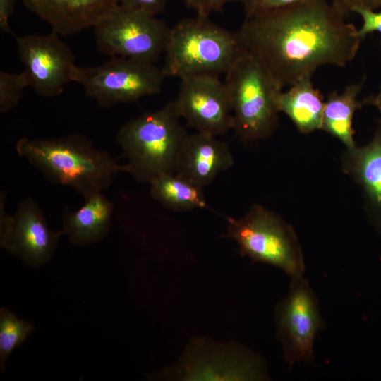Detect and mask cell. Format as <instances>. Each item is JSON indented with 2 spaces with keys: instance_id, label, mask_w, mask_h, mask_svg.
<instances>
[{
  "instance_id": "1",
  "label": "cell",
  "mask_w": 381,
  "mask_h": 381,
  "mask_svg": "<svg viewBox=\"0 0 381 381\" xmlns=\"http://www.w3.org/2000/svg\"><path fill=\"white\" fill-rule=\"evenodd\" d=\"M344 18L327 0H307L246 18L237 32L283 87L319 66H344L354 59L361 39Z\"/></svg>"
},
{
  "instance_id": "2",
  "label": "cell",
  "mask_w": 381,
  "mask_h": 381,
  "mask_svg": "<svg viewBox=\"0 0 381 381\" xmlns=\"http://www.w3.org/2000/svg\"><path fill=\"white\" fill-rule=\"evenodd\" d=\"M18 155L50 182L73 188L84 198L109 188L123 164L80 134L57 138H22Z\"/></svg>"
},
{
  "instance_id": "3",
  "label": "cell",
  "mask_w": 381,
  "mask_h": 381,
  "mask_svg": "<svg viewBox=\"0 0 381 381\" xmlns=\"http://www.w3.org/2000/svg\"><path fill=\"white\" fill-rule=\"evenodd\" d=\"M171 100L156 111H146L123 124L116 142L126 159L122 171L140 182H150L176 173L183 143L188 135Z\"/></svg>"
},
{
  "instance_id": "4",
  "label": "cell",
  "mask_w": 381,
  "mask_h": 381,
  "mask_svg": "<svg viewBox=\"0 0 381 381\" xmlns=\"http://www.w3.org/2000/svg\"><path fill=\"white\" fill-rule=\"evenodd\" d=\"M245 51L238 32L196 16L170 28L162 67L165 77L226 73Z\"/></svg>"
},
{
  "instance_id": "5",
  "label": "cell",
  "mask_w": 381,
  "mask_h": 381,
  "mask_svg": "<svg viewBox=\"0 0 381 381\" xmlns=\"http://www.w3.org/2000/svg\"><path fill=\"white\" fill-rule=\"evenodd\" d=\"M233 130L243 142L270 138L278 124L277 97L282 87L261 62L245 51L226 73Z\"/></svg>"
},
{
  "instance_id": "6",
  "label": "cell",
  "mask_w": 381,
  "mask_h": 381,
  "mask_svg": "<svg viewBox=\"0 0 381 381\" xmlns=\"http://www.w3.org/2000/svg\"><path fill=\"white\" fill-rule=\"evenodd\" d=\"M225 237L242 256L273 265L291 279L305 270L303 252L293 226L265 207L255 204L240 218L226 217Z\"/></svg>"
},
{
  "instance_id": "7",
  "label": "cell",
  "mask_w": 381,
  "mask_h": 381,
  "mask_svg": "<svg viewBox=\"0 0 381 381\" xmlns=\"http://www.w3.org/2000/svg\"><path fill=\"white\" fill-rule=\"evenodd\" d=\"M165 78L154 63L114 56L97 66L75 65L71 79L99 107H109L158 94Z\"/></svg>"
},
{
  "instance_id": "8",
  "label": "cell",
  "mask_w": 381,
  "mask_h": 381,
  "mask_svg": "<svg viewBox=\"0 0 381 381\" xmlns=\"http://www.w3.org/2000/svg\"><path fill=\"white\" fill-rule=\"evenodd\" d=\"M170 28L155 16L119 6L94 27V34L102 54L155 64L164 53Z\"/></svg>"
},
{
  "instance_id": "9",
  "label": "cell",
  "mask_w": 381,
  "mask_h": 381,
  "mask_svg": "<svg viewBox=\"0 0 381 381\" xmlns=\"http://www.w3.org/2000/svg\"><path fill=\"white\" fill-rule=\"evenodd\" d=\"M276 320L289 366L313 361L314 342L325 325L317 296L303 276L291 279L287 295L277 306Z\"/></svg>"
},
{
  "instance_id": "10",
  "label": "cell",
  "mask_w": 381,
  "mask_h": 381,
  "mask_svg": "<svg viewBox=\"0 0 381 381\" xmlns=\"http://www.w3.org/2000/svg\"><path fill=\"white\" fill-rule=\"evenodd\" d=\"M16 40L29 87L44 97L61 94L72 82L75 66L70 47L52 31L47 35L16 36Z\"/></svg>"
},
{
  "instance_id": "11",
  "label": "cell",
  "mask_w": 381,
  "mask_h": 381,
  "mask_svg": "<svg viewBox=\"0 0 381 381\" xmlns=\"http://www.w3.org/2000/svg\"><path fill=\"white\" fill-rule=\"evenodd\" d=\"M174 101L181 118L197 133L217 137L233 129L228 90L217 75L181 78Z\"/></svg>"
},
{
  "instance_id": "12",
  "label": "cell",
  "mask_w": 381,
  "mask_h": 381,
  "mask_svg": "<svg viewBox=\"0 0 381 381\" xmlns=\"http://www.w3.org/2000/svg\"><path fill=\"white\" fill-rule=\"evenodd\" d=\"M63 231L51 230L38 204L30 197L23 200L14 214L13 226L6 250L31 265L48 261Z\"/></svg>"
},
{
  "instance_id": "13",
  "label": "cell",
  "mask_w": 381,
  "mask_h": 381,
  "mask_svg": "<svg viewBox=\"0 0 381 381\" xmlns=\"http://www.w3.org/2000/svg\"><path fill=\"white\" fill-rule=\"evenodd\" d=\"M52 28L68 37L94 28L119 6V0H20Z\"/></svg>"
},
{
  "instance_id": "14",
  "label": "cell",
  "mask_w": 381,
  "mask_h": 381,
  "mask_svg": "<svg viewBox=\"0 0 381 381\" xmlns=\"http://www.w3.org/2000/svg\"><path fill=\"white\" fill-rule=\"evenodd\" d=\"M377 126L365 145L346 148L341 157L344 172L361 187L368 219L381 234V111Z\"/></svg>"
},
{
  "instance_id": "15",
  "label": "cell",
  "mask_w": 381,
  "mask_h": 381,
  "mask_svg": "<svg viewBox=\"0 0 381 381\" xmlns=\"http://www.w3.org/2000/svg\"><path fill=\"white\" fill-rule=\"evenodd\" d=\"M234 162L226 143L207 134L188 135L180 150L176 173L204 188Z\"/></svg>"
},
{
  "instance_id": "16",
  "label": "cell",
  "mask_w": 381,
  "mask_h": 381,
  "mask_svg": "<svg viewBox=\"0 0 381 381\" xmlns=\"http://www.w3.org/2000/svg\"><path fill=\"white\" fill-rule=\"evenodd\" d=\"M84 204L75 211L64 208L62 231L71 241L78 245L95 243L108 233L114 205L102 192L84 198Z\"/></svg>"
},
{
  "instance_id": "17",
  "label": "cell",
  "mask_w": 381,
  "mask_h": 381,
  "mask_svg": "<svg viewBox=\"0 0 381 381\" xmlns=\"http://www.w3.org/2000/svg\"><path fill=\"white\" fill-rule=\"evenodd\" d=\"M312 75L298 80L286 92L277 97L279 111L284 113L298 131L308 134L322 128L325 102L322 95L314 87Z\"/></svg>"
},
{
  "instance_id": "18",
  "label": "cell",
  "mask_w": 381,
  "mask_h": 381,
  "mask_svg": "<svg viewBox=\"0 0 381 381\" xmlns=\"http://www.w3.org/2000/svg\"><path fill=\"white\" fill-rule=\"evenodd\" d=\"M363 82L347 86L341 94L332 92L325 102L321 129L339 140L346 148L356 145L352 125L355 111L369 104L368 97L357 99Z\"/></svg>"
},
{
  "instance_id": "19",
  "label": "cell",
  "mask_w": 381,
  "mask_h": 381,
  "mask_svg": "<svg viewBox=\"0 0 381 381\" xmlns=\"http://www.w3.org/2000/svg\"><path fill=\"white\" fill-rule=\"evenodd\" d=\"M148 183L151 197L167 209L187 212L208 208L203 188L176 173L161 175Z\"/></svg>"
},
{
  "instance_id": "20",
  "label": "cell",
  "mask_w": 381,
  "mask_h": 381,
  "mask_svg": "<svg viewBox=\"0 0 381 381\" xmlns=\"http://www.w3.org/2000/svg\"><path fill=\"white\" fill-rule=\"evenodd\" d=\"M34 326L28 321L18 318L5 308L0 310V366L5 363L11 353L21 345L33 331Z\"/></svg>"
},
{
  "instance_id": "21",
  "label": "cell",
  "mask_w": 381,
  "mask_h": 381,
  "mask_svg": "<svg viewBox=\"0 0 381 381\" xmlns=\"http://www.w3.org/2000/svg\"><path fill=\"white\" fill-rule=\"evenodd\" d=\"M29 87L28 80L22 71L11 73L0 71V113L6 114L14 109L20 103L23 90Z\"/></svg>"
},
{
  "instance_id": "22",
  "label": "cell",
  "mask_w": 381,
  "mask_h": 381,
  "mask_svg": "<svg viewBox=\"0 0 381 381\" xmlns=\"http://www.w3.org/2000/svg\"><path fill=\"white\" fill-rule=\"evenodd\" d=\"M307 0H241L246 18Z\"/></svg>"
},
{
  "instance_id": "23",
  "label": "cell",
  "mask_w": 381,
  "mask_h": 381,
  "mask_svg": "<svg viewBox=\"0 0 381 381\" xmlns=\"http://www.w3.org/2000/svg\"><path fill=\"white\" fill-rule=\"evenodd\" d=\"M351 12L359 14L363 18V25L357 31L361 40L368 34L374 32L381 33V11L375 12L374 10L357 6L354 7Z\"/></svg>"
},
{
  "instance_id": "24",
  "label": "cell",
  "mask_w": 381,
  "mask_h": 381,
  "mask_svg": "<svg viewBox=\"0 0 381 381\" xmlns=\"http://www.w3.org/2000/svg\"><path fill=\"white\" fill-rule=\"evenodd\" d=\"M167 3V0H119L122 8L155 16L164 11Z\"/></svg>"
},
{
  "instance_id": "25",
  "label": "cell",
  "mask_w": 381,
  "mask_h": 381,
  "mask_svg": "<svg viewBox=\"0 0 381 381\" xmlns=\"http://www.w3.org/2000/svg\"><path fill=\"white\" fill-rule=\"evenodd\" d=\"M186 6L193 10L197 16L209 17L213 11H221L224 6L232 1L241 0H183Z\"/></svg>"
},
{
  "instance_id": "26",
  "label": "cell",
  "mask_w": 381,
  "mask_h": 381,
  "mask_svg": "<svg viewBox=\"0 0 381 381\" xmlns=\"http://www.w3.org/2000/svg\"><path fill=\"white\" fill-rule=\"evenodd\" d=\"M6 192L0 195V244L6 249L13 226L14 216L7 214L5 208Z\"/></svg>"
},
{
  "instance_id": "27",
  "label": "cell",
  "mask_w": 381,
  "mask_h": 381,
  "mask_svg": "<svg viewBox=\"0 0 381 381\" xmlns=\"http://www.w3.org/2000/svg\"><path fill=\"white\" fill-rule=\"evenodd\" d=\"M332 4L344 16H346L354 7H363L375 10L381 7V0H331Z\"/></svg>"
},
{
  "instance_id": "28",
  "label": "cell",
  "mask_w": 381,
  "mask_h": 381,
  "mask_svg": "<svg viewBox=\"0 0 381 381\" xmlns=\"http://www.w3.org/2000/svg\"><path fill=\"white\" fill-rule=\"evenodd\" d=\"M17 0H0V29L3 33H12L9 18Z\"/></svg>"
},
{
  "instance_id": "29",
  "label": "cell",
  "mask_w": 381,
  "mask_h": 381,
  "mask_svg": "<svg viewBox=\"0 0 381 381\" xmlns=\"http://www.w3.org/2000/svg\"><path fill=\"white\" fill-rule=\"evenodd\" d=\"M368 98L369 104L376 107L379 111H381V86L377 94L368 97Z\"/></svg>"
}]
</instances>
